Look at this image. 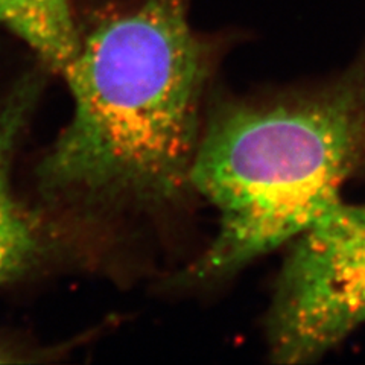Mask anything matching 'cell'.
Segmentation results:
<instances>
[{"label":"cell","mask_w":365,"mask_h":365,"mask_svg":"<svg viewBox=\"0 0 365 365\" xmlns=\"http://www.w3.org/2000/svg\"><path fill=\"white\" fill-rule=\"evenodd\" d=\"M0 25L63 73L79 46L72 0H0Z\"/></svg>","instance_id":"5b68a950"},{"label":"cell","mask_w":365,"mask_h":365,"mask_svg":"<svg viewBox=\"0 0 365 365\" xmlns=\"http://www.w3.org/2000/svg\"><path fill=\"white\" fill-rule=\"evenodd\" d=\"M365 157V73L323 87L222 99L205 113L192 186L218 215L192 279L232 276L341 201Z\"/></svg>","instance_id":"7a4b0ae2"},{"label":"cell","mask_w":365,"mask_h":365,"mask_svg":"<svg viewBox=\"0 0 365 365\" xmlns=\"http://www.w3.org/2000/svg\"><path fill=\"white\" fill-rule=\"evenodd\" d=\"M14 361V356L11 355V351L6 350L2 344H0V362H11Z\"/></svg>","instance_id":"8992f818"},{"label":"cell","mask_w":365,"mask_h":365,"mask_svg":"<svg viewBox=\"0 0 365 365\" xmlns=\"http://www.w3.org/2000/svg\"><path fill=\"white\" fill-rule=\"evenodd\" d=\"M365 323V204L339 201L297 236L268 317L280 364L315 361Z\"/></svg>","instance_id":"3957f363"},{"label":"cell","mask_w":365,"mask_h":365,"mask_svg":"<svg viewBox=\"0 0 365 365\" xmlns=\"http://www.w3.org/2000/svg\"><path fill=\"white\" fill-rule=\"evenodd\" d=\"M216 55L186 0H131L79 26L61 73L73 111L38 166L43 197L88 236L175 212L195 195Z\"/></svg>","instance_id":"6da1fadb"},{"label":"cell","mask_w":365,"mask_h":365,"mask_svg":"<svg viewBox=\"0 0 365 365\" xmlns=\"http://www.w3.org/2000/svg\"><path fill=\"white\" fill-rule=\"evenodd\" d=\"M37 84L25 81L0 106V287L23 276L41 255L38 224L16 200L11 166L31 108Z\"/></svg>","instance_id":"277c9868"}]
</instances>
